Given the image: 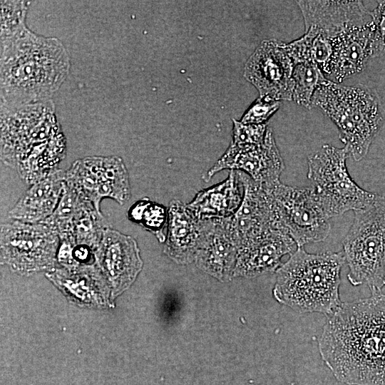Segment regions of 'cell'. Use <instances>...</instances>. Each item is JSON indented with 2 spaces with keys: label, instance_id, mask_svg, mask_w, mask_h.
I'll return each mask as SVG.
<instances>
[{
  "label": "cell",
  "instance_id": "ac0fdd59",
  "mask_svg": "<svg viewBox=\"0 0 385 385\" xmlns=\"http://www.w3.org/2000/svg\"><path fill=\"white\" fill-rule=\"evenodd\" d=\"M202 237L195 263L220 281L233 277L238 247L227 230L223 218L201 220Z\"/></svg>",
  "mask_w": 385,
  "mask_h": 385
},
{
  "label": "cell",
  "instance_id": "277c9868",
  "mask_svg": "<svg viewBox=\"0 0 385 385\" xmlns=\"http://www.w3.org/2000/svg\"><path fill=\"white\" fill-rule=\"evenodd\" d=\"M344 262L343 252L312 254L297 247L277 270L273 295L297 312L329 317L342 304L340 273Z\"/></svg>",
  "mask_w": 385,
  "mask_h": 385
},
{
  "label": "cell",
  "instance_id": "5b68a950",
  "mask_svg": "<svg viewBox=\"0 0 385 385\" xmlns=\"http://www.w3.org/2000/svg\"><path fill=\"white\" fill-rule=\"evenodd\" d=\"M312 107L319 108L334 123L339 139L355 161L367 154L385 125V108L379 94L362 84L346 86L326 78L314 93Z\"/></svg>",
  "mask_w": 385,
  "mask_h": 385
},
{
  "label": "cell",
  "instance_id": "f546056e",
  "mask_svg": "<svg viewBox=\"0 0 385 385\" xmlns=\"http://www.w3.org/2000/svg\"><path fill=\"white\" fill-rule=\"evenodd\" d=\"M377 7L371 11V16L374 21L380 53H385V1H379Z\"/></svg>",
  "mask_w": 385,
  "mask_h": 385
},
{
  "label": "cell",
  "instance_id": "d6986e66",
  "mask_svg": "<svg viewBox=\"0 0 385 385\" xmlns=\"http://www.w3.org/2000/svg\"><path fill=\"white\" fill-rule=\"evenodd\" d=\"M168 215L163 252L178 264L194 262L201 242V220L178 200L170 201Z\"/></svg>",
  "mask_w": 385,
  "mask_h": 385
},
{
  "label": "cell",
  "instance_id": "ba28073f",
  "mask_svg": "<svg viewBox=\"0 0 385 385\" xmlns=\"http://www.w3.org/2000/svg\"><path fill=\"white\" fill-rule=\"evenodd\" d=\"M265 188L271 197L276 228L287 232L298 247L327 237L329 218L313 188H294L280 182Z\"/></svg>",
  "mask_w": 385,
  "mask_h": 385
},
{
  "label": "cell",
  "instance_id": "3957f363",
  "mask_svg": "<svg viewBox=\"0 0 385 385\" xmlns=\"http://www.w3.org/2000/svg\"><path fill=\"white\" fill-rule=\"evenodd\" d=\"M66 150L51 100L1 104V159L26 183L35 184L58 169Z\"/></svg>",
  "mask_w": 385,
  "mask_h": 385
},
{
  "label": "cell",
  "instance_id": "30bf717a",
  "mask_svg": "<svg viewBox=\"0 0 385 385\" xmlns=\"http://www.w3.org/2000/svg\"><path fill=\"white\" fill-rule=\"evenodd\" d=\"M65 180L98 211L104 198L123 205L130 197L128 173L118 156H88L76 160L66 171Z\"/></svg>",
  "mask_w": 385,
  "mask_h": 385
},
{
  "label": "cell",
  "instance_id": "603a6c76",
  "mask_svg": "<svg viewBox=\"0 0 385 385\" xmlns=\"http://www.w3.org/2000/svg\"><path fill=\"white\" fill-rule=\"evenodd\" d=\"M108 227L101 212L86 200L76 214L71 235L67 237L75 244L89 247L96 252Z\"/></svg>",
  "mask_w": 385,
  "mask_h": 385
},
{
  "label": "cell",
  "instance_id": "8fae6325",
  "mask_svg": "<svg viewBox=\"0 0 385 385\" xmlns=\"http://www.w3.org/2000/svg\"><path fill=\"white\" fill-rule=\"evenodd\" d=\"M285 45L275 39L263 40L245 65L244 77L257 88L260 98L292 100L294 63Z\"/></svg>",
  "mask_w": 385,
  "mask_h": 385
},
{
  "label": "cell",
  "instance_id": "ffe728a7",
  "mask_svg": "<svg viewBox=\"0 0 385 385\" xmlns=\"http://www.w3.org/2000/svg\"><path fill=\"white\" fill-rule=\"evenodd\" d=\"M46 277L78 304L104 306L110 286L96 264L68 269L54 267Z\"/></svg>",
  "mask_w": 385,
  "mask_h": 385
},
{
  "label": "cell",
  "instance_id": "6da1fadb",
  "mask_svg": "<svg viewBox=\"0 0 385 385\" xmlns=\"http://www.w3.org/2000/svg\"><path fill=\"white\" fill-rule=\"evenodd\" d=\"M320 356L348 385H385V294L342 302L318 339Z\"/></svg>",
  "mask_w": 385,
  "mask_h": 385
},
{
  "label": "cell",
  "instance_id": "4fadbf2b",
  "mask_svg": "<svg viewBox=\"0 0 385 385\" xmlns=\"http://www.w3.org/2000/svg\"><path fill=\"white\" fill-rule=\"evenodd\" d=\"M95 263L113 296L122 293L134 282L143 265L136 240L109 226L95 252Z\"/></svg>",
  "mask_w": 385,
  "mask_h": 385
},
{
  "label": "cell",
  "instance_id": "7c38bea8",
  "mask_svg": "<svg viewBox=\"0 0 385 385\" xmlns=\"http://www.w3.org/2000/svg\"><path fill=\"white\" fill-rule=\"evenodd\" d=\"M225 169L241 171L265 187L279 183L284 163L272 129L268 127L264 140L257 145L238 146L230 143L222 157L202 175V179L207 182Z\"/></svg>",
  "mask_w": 385,
  "mask_h": 385
},
{
  "label": "cell",
  "instance_id": "9a60e30c",
  "mask_svg": "<svg viewBox=\"0 0 385 385\" xmlns=\"http://www.w3.org/2000/svg\"><path fill=\"white\" fill-rule=\"evenodd\" d=\"M297 247L287 232L270 229L239 247L233 277L253 278L277 272L282 257Z\"/></svg>",
  "mask_w": 385,
  "mask_h": 385
},
{
  "label": "cell",
  "instance_id": "7a4b0ae2",
  "mask_svg": "<svg viewBox=\"0 0 385 385\" xmlns=\"http://www.w3.org/2000/svg\"><path fill=\"white\" fill-rule=\"evenodd\" d=\"M1 104L17 106L51 100L66 79L68 53L55 37L27 27L1 41Z\"/></svg>",
  "mask_w": 385,
  "mask_h": 385
},
{
  "label": "cell",
  "instance_id": "9c48e42d",
  "mask_svg": "<svg viewBox=\"0 0 385 385\" xmlns=\"http://www.w3.org/2000/svg\"><path fill=\"white\" fill-rule=\"evenodd\" d=\"M1 262L14 272L51 270L57 262L58 234L43 223L10 220L1 227Z\"/></svg>",
  "mask_w": 385,
  "mask_h": 385
},
{
  "label": "cell",
  "instance_id": "7402d4cb",
  "mask_svg": "<svg viewBox=\"0 0 385 385\" xmlns=\"http://www.w3.org/2000/svg\"><path fill=\"white\" fill-rule=\"evenodd\" d=\"M243 196L239 173L231 170L227 179L199 191L187 206L200 220L226 218L237 210Z\"/></svg>",
  "mask_w": 385,
  "mask_h": 385
},
{
  "label": "cell",
  "instance_id": "cb8c5ba5",
  "mask_svg": "<svg viewBox=\"0 0 385 385\" xmlns=\"http://www.w3.org/2000/svg\"><path fill=\"white\" fill-rule=\"evenodd\" d=\"M86 200L66 183L59 202L53 214L43 223L53 230L59 238L70 236L73 221Z\"/></svg>",
  "mask_w": 385,
  "mask_h": 385
},
{
  "label": "cell",
  "instance_id": "5bb4252c",
  "mask_svg": "<svg viewBox=\"0 0 385 385\" xmlns=\"http://www.w3.org/2000/svg\"><path fill=\"white\" fill-rule=\"evenodd\" d=\"M238 173L244 188L243 199L237 210L232 216L223 218V221L239 249L248 241L276 227L267 189L245 173Z\"/></svg>",
  "mask_w": 385,
  "mask_h": 385
},
{
  "label": "cell",
  "instance_id": "8992f818",
  "mask_svg": "<svg viewBox=\"0 0 385 385\" xmlns=\"http://www.w3.org/2000/svg\"><path fill=\"white\" fill-rule=\"evenodd\" d=\"M349 267L347 278L354 286L364 284L371 294L385 286V199L354 211L353 223L343 240Z\"/></svg>",
  "mask_w": 385,
  "mask_h": 385
},
{
  "label": "cell",
  "instance_id": "2e32d148",
  "mask_svg": "<svg viewBox=\"0 0 385 385\" xmlns=\"http://www.w3.org/2000/svg\"><path fill=\"white\" fill-rule=\"evenodd\" d=\"M332 73L338 83L360 73L368 61L380 54L376 26L368 22L349 27L332 39Z\"/></svg>",
  "mask_w": 385,
  "mask_h": 385
},
{
  "label": "cell",
  "instance_id": "d4e9b609",
  "mask_svg": "<svg viewBox=\"0 0 385 385\" xmlns=\"http://www.w3.org/2000/svg\"><path fill=\"white\" fill-rule=\"evenodd\" d=\"M128 218L153 233L160 242H165L163 232L168 223V210L165 207L144 197L134 203L127 212Z\"/></svg>",
  "mask_w": 385,
  "mask_h": 385
},
{
  "label": "cell",
  "instance_id": "4316f807",
  "mask_svg": "<svg viewBox=\"0 0 385 385\" xmlns=\"http://www.w3.org/2000/svg\"><path fill=\"white\" fill-rule=\"evenodd\" d=\"M30 4L28 1H1V41L26 27L25 21Z\"/></svg>",
  "mask_w": 385,
  "mask_h": 385
},
{
  "label": "cell",
  "instance_id": "44dd1931",
  "mask_svg": "<svg viewBox=\"0 0 385 385\" xmlns=\"http://www.w3.org/2000/svg\"><path fill=\"white\" fill-rule=\"evenodd\" d=\"M66 172L57 169L31 185L9 212V217L29 223H41L56 210L65 185Z\"/></svg>",
  "mask_w": 385,
  "mask_h": 385
},
{
  "label": "cell",
  "instance_id": "f1b7e54d",
  "mask_svg": "<svg viewBox=\"0 0 385 385\" xmlns=\"http://www.w3.org/2000/svg\"><path fill=\"white\" fill-rule=\"evenodd\" d=\"M280 102L259 97L242 115L245 124H263L279 109Z\"/></svg>",
  "mask_w": 385,
  "mask_h": 385
},
{
  "label": "cell",
  "instance_id": "e0dca14e",
  "mask_svg": "<svg viewBox=\"0 0 385 385\" xmlns=\"http://www.w3.org/2000/svg\"><path fill=\"white\" fill-rule=\"evenodd\" d=\"M305 31L332 39L346 29L368 22L371 11L361 1H297Z\"/></svg>",
  "mask_w": 385,
  "mask_h": 385
},
{
  "label": "cell",
  "instance_id": "52a82bcc",
  "mask_svg": "<svg viewBox=\"0 0 385 385\" xmlns=\"http://www.w3.org/2000/svg\"><path fill=\"white\" fill-rule=\"evenodd\" d=\"M349 155L346 147L324 145L308 157L307 178L313 183L317 200L329 219L364 209L380 196L362 189L351 178L346 165Z\"/></svg>",
  "mask_w": 385,
  "mask_h": 385
},
{
  "label": "cell",
  "instance_id": "83f0119b",
  "mask_svg": "<svg viewBox=\"0 0 385 385\" xmlns=\"http://www.w3.org/2000/svg\"><path fill=\"white\" fill-rule=\"evenodd\" d=\"M232 144L238 146L253 145L264 140L268 128L267 123L245 124L235 119H232Z\"/></svg>",
  "mask_w": 385,
  "mask_h": 385
},
{
  "label": "cell",
  "instance_id": "484cf974",
  "mask_svg": "<svg viewBox=\"0 0 385 385\" xmlns=\"http://www.w3.org/2000/svg\"><path fill=\"white\" fill-rule=\"evenodd\" d=\"M292 78V100L300 106L311 108L314 93L326 79L323 73L314 62L303 61L294 64Z\"/></svg>",
  "mask_w": 385,
  "mask_h": 385
}]
</instances>
